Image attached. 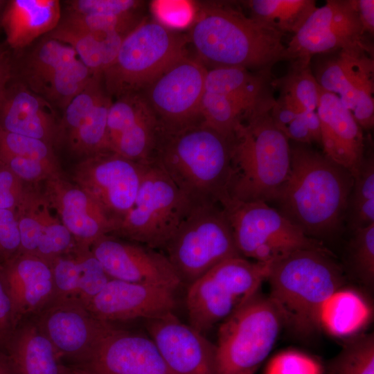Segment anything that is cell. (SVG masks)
<instances>
[{
    "label": "cell",
    "mask_w": 374,
    "mask_h": 374,
    "mask_svg": "<svg viewBox=\"0 0 374 374\" xmlns=\"http://www.w3.org/2000/svg\"><path fill=\"white\" fill-rule=\"evenodd\" d=\"M255 112L238 100L205 91L199 108L202 123L231 140L237 125Z\"/></svg>",
    "instance_id": "cell-34"
},
{
    "label": "cell",
    "mask_w": 374,
    "mask_h": 374,
    "mask_svg": "<svg viewBox=\"0 0 374 374\" xmlns=\"http://www.w3.org/2000/svg\"><path fill=\"white\" fill-rule=\"evenodd\" d=\"M59 120L52 105L22 83L6 87L0 98V129L37 139L53 146Z\"/></svg>",
    "instance_id": "cell-26"
},
{
    "label": "cell",
    "mask_w": 374,
    "mask_h": 374,
    "mask_svg": "<svg viewBox=\"0 0 374 374\" xmlns=\"http://www.w3.org/2000/svg\"><path fill=\"white\" fill-rule=\"evenodd\" d=\"M159 133L158 121L141 93L112 100L107 123L109 151L151 165L154 162Z\"/></svg>",
    "instance_id": "cell-19"
},
{
    "label": "cell",
    "mask_w": 374,
    "mask_h": 374,
    "mask_svg": "<svg viewBox=\"0 0 374 374\" xmlns=\"http://www.w3.org/2000/svg\"><path fill=\"white\" fill-rule=\"evenodd\" d=\"M240 254L272 263L301 249H328L305 235L276 208L265 202H242L227 196L220 203Z\"/></svg>",
    "instance_id": "cell-10"
},
{
    "label": "cell",
    "mask_w": 374,
    "mask_h": 374,
    "mask_svg": "<svg viewBox=\"0 0 374 374\" xmlns=\"http://www.w3.org/2000/svg\"><path fill=\"white\" fill-rule=\"evenodd\" d=\"M324 59L314 74L323 90L339 97L366 130L374 126V60L368 46L341 50Z\"/></svg>",
    "instance_id": "cell-15"
},
{
    "label": "cell",
    "mask_w": 374,
    "mask_h": 374,
    "mask_svg": "<svg viewBox=\"0 0 374 374\" xmlns=\"http://www.w3.org/2000/svg\"><path fill=\"white\" fill-rule=\"evenodd\" d=\"M264 374H323L321 364L301 351H282L268 362Z\"/></svg>",
    "instance_id": "cell-42"
},
{
    "label": "cell",
    "mask_w": 374,
    "mask_h": 374,
    "mask_svg": "<svg viewBox=\"0 0 374 374\" xmlns=\"http://www.w3.org/2000/svg\"><path fill=\"white\" fill-rule=\"evenodd\" d=\"M11 363L0 354V374H10Z\"/></svg>",
    "instance_id": "cell-50"
},
{
    "label": "cell",
    "mask_w": 374,
    "mask_h": 374,
    "mask_svg": "<svg viewBox=\"0 0 374 374\" xmlns=\"http://www.w3.org/2000/svg\"><path fill=\"white\" fill-rule=\"evenodd\" d=\"M185 37L158 21L142 20L123 38L103 71L107 93L116 98L141 93L176 60L186 54Z\"/></svg>",
    "instance_id": "cell-6"
},
{
    "label": "cell",
    "mask_w": 374,
    "mask_h": 374,
    "mask_svg": "<svg viewBox=\"0 0 374 374\" xmlns=\"http://www.w3.org/2000/svg\"><path fill=\"white\" fill-rule=\"evenodd\" d=\"M24 76L31 91L64 109L94 75L72 47L47 37L27 57Z\"/></svg>",
    "instance_id": "cell-16"
},
{
    "label": "cell",
    "mask_w": 374,
    "mask_h": 374,
    "mask_svg": "<svg viewBox=\"0 0 374 374\" xmlns=\"http://www.w3.org/2000/svg\"><path fill=\"white\" fill-rule=\"evenodd\" d=\"M55 348L34 323L24 326L12 340L10 362L19 374H63Z\"/></svg>",
    "instance_id": "cell-31"
},
{
    "label": "cell",
    "mask_w": 374,
    "mask_h": 374,
    "mask_svg": "<svg viewBox=\"0 0 374 374\" xmlns=\"http://www.w3.org/2000/svg\"><path fill=\"white\" fill-rule=\"evenodd\" d=\"M326 374H374L373 333L349 337L328 364Z\"/></svg>",
    "instance_id": "cell-36"
},
{
    "label": "cell",
    "mask_w": 374,
    "mask_h": 374,
    "mask_svg": "<svg viewBox=\"0 0 374 374\" xmlns=\"http://www.w3.org/2000/svg\"><path fill=\"white\" fill-rule=\"evenodd\" d=\"M15 328L11 302L0 277V344L8 341Z\"/></svg>",
    "instance_id": "cell-47"
},
{
    "label": "cell",
    "mask_w": 374,
    "mask_h": 374,
    "mask_svg": "<svg viewBox=\"0 0 374 374\" xmlns=\"http://www.w3.org/2000/svg\"><path fill=\"white\" fill-rule=\"evenodd\" d=\"M144 324L172 374H217L216 344L174 312L145 320Z\"/></svg>",
    "instance_id": "cell-20"
},
{
    "label": "cell",
    "mask_w": 374,
    "mask_h": 374,
    "mask_svg": "<svg viewBox=\"0 0 374 374\" xmlns=\"http://www.w3.org/2000/svg\"><path fill=\"white\" fill-rule=\"evenodd\" d=\"M0 166L10 170L25 184L44 181L61 172L59 164L10 155H0Z\"/></svg>",
    "instance_id": "cell-41"
},
{
    "label": "cell",
    "mask_w": 374,
    "mask_h": 374,
    "mask_svg": "<svg viewBox=\"0 0 374 374\" xmlns=\"http://www.w3.org/2000/svg\"><path fill=\"white\" fill-rule=\"evenodd\" d=\"M148 166L108 150L84 158L73 177L114 224V231L132 206Z\"/></svg>",
    "instance_id": "cell-14"
},
{
    "label": "cell",
    "mask_w": 374,
    "mask_h": 374,
    "mask_svg": "<svg viewBox=\"0 0 374 374\" xmlns=\"http://www.w3.org/2000/svg\"><path fill=\"white\" fill-rule=\"evenodd\" d=\"M283 321L260 290L222 321L217 331V374H255L271 351Z\"/></svg>",
    "instance_id": "cell-8"
},
{
    "label": "cell",
    "mask_w": 374,
    "mask_h": 374,
    "mask_svg": "<svg viewBox=\"0 0 374 374\" xmlns=\"http://www.w3.org/2000/svg\"><path fill=\"white\" fill-rule=\"evenodd\" d=\"M356 9L364 34L374 33V1L355 0Z\"/></svg>",
    "instance_id": "cell-48"
},
{
    "label": "cell",
    "mask_w": 374,
    "mask_h": 374,
    "mask_svg": "<svg viewBox=\"0 0 374 374\" xmlns=\"http://www.w3.org/2000/svg\"><path fill=\"white\" fill-rule=\"evenodd\" d=\"M162 252L187 287L221 262L242 256L219 204L194 205Z\"/></svg>",
    "instance_id": "cell-9"
},
{
    "label": "cell",
    "mask_w": 374,
    "mask_h": 374,
    "mask_svg": "<svg viewBox=\"0 0 374 374\" xmlns=\"http://www.w3.org/2000/svg\"><path fill=\"white\" fill-rule=\"evenodd\" d=\"M43 194L78 246L91 249L97 240L114 231V224L97 202L61 172L44 181Z\"/></svg>",
    "instance_id": "cell-23"
},
{
    "label": "cell",
    "mask_w": 374,
    "mask_h": 374,
    "mask_svg": "<svg viewBox=\"0 0 374 374\" xmlns=\"http://www.w3.org/2000/svg\"><path fill=\"white\" fill-rule=\"evenodd\" d=\"M12 74V64L8 53L0 48V98L8 84Z\"/></svg>",
    "instance_id": "cell-49"
},
{
    "label": "cell",
    "mask_w": 374,
    "mask_h": 374,
    "mask_svg": "<svg viewBox=\"0 0 374 374\" xmlns=\"http://www.w3.org/2000/svg\"><path fill=\"white\" fill-rule=\"evenodd\" d=\"M0 155L26 157L58 164L53 146L44 141L0 129Z\"/></svg>",
    "instance_id": "cell-40"
},
{
    "label": "cell",
    "mask_w": 374,
    "mask_h": 374,
    "mask_svg": "<svg viewBox=\"0 0 374 374\" xmlns=\"http://www.w3.org/2000/svg\"><path fill=\"white\" fill-rule=\"evenodd\" d=\"M207 70L201 61L186 53L141 92L160 129L172 131L202 123L199 108Z\"/></svg>",
    "instance_id": "cell-12"
},
{
    "label": "cell",
    "mask_w": 374,
    "mask_h": 374,
    "mask_svg": "<svg viewBox=\"0 0 374 374\" xmlns=\"http://www.w3.org/2000/svg\"><path fill=\"white\" fill-rule=\"evenodd\" d=\"M63 374H88V373L78 371L74 368L71 369V368L64 367Z\"/></svg>",
    "instance_id": "cell-51"
},
{
    "label": "cell",
    "mask_w": 374,
    "mask_h": 374,
    "mask_svg": "<svg viewBox=\"0 0 374 374\" xmlns=\"http://www.w3.org/2000/svg\"><path fill=\"white\" fill-rule=\"evenodd\" d=\"M284 34L226 3H206L193 22L189 39L203 64L270 72L284 60Z\"/></svg>",
    "instance_id": "cell-2"
},
{
    "label": "cell",
    "mask_w": 374,
    "mask_h": 374,
    "mask_svg": "<svg viewBox=\"0 0 374 374\" xmlns=\"http://www.w3.org/2000/svg\"><path fill=\"white\" fill-rule=\"evenodd\" d=\"M282 132L288 139L299 143H321L320 122L317 112L300 114Z\"/></svg>",
    "instance_id": "cell-44"
},
{
    "label": "cell",
    "mask_w": 374,
    "mask_h": 374,
    "mask_svg": "<svg viewBox=\"0 0 374 374\" xmlns=\"http://www.w3.org/2000/svg\"><path fill=\"white\" fill-rule=\"evenodd\" d=\"M143 19L137 13L126 15H80L69 12L60 22L89 32H115L126 35Z\"/></svg>",
    "instance_id": "cell-39"
},
{
    "label": "cell",
    "mask_w": 374,
    "mask_h": 374,
    "mask_svg": "<svg viewBox=\"0 0 374 374\" xmlns=\"http://www.w3.org/2000/svg\"><path fill=\"white\" fill-rule=\"evenodd\" d=\"M0 277L11 302L15 327L54 299L51 265L37 256L18 253L0 264Z\"/></svg>",
    "instance_id": "cell-24"
},
{
    "label": "cell",
    "mask_w": 374,
    "mask_h": 374,
    "mask_svg": "<svg viewBox=\"0 0 374 374\" xmlns=\"http://www.w3.org/2000/svg\"><path fill=\"white\" fill-rule=\"evenodd\" d=\"M308 145L290 146V173L273 202L305 235L321 240L342 229L353 177Z\"/></svg>",
    "instance_id": "cell-1"
},
{
    "label": "cell",
    "mask_w": 374,
    "mask_h": 374,
    "mask_svg": "<svg viewBox=\"0 0 374 374\" xmlns=\"http://www.w3.org/2000/svg\"><path fill=\"white\" fill-rule=\"evenodd\" d=\"M6 1H5L0 0V10L2 8V7H3L6 5Z\"/></svg>",
    "instance_id": "cell-52"
},
{
    "label": "cell",
    "mask_w": 374,
    "mask_h": 374,
    "mask_svg": "<svg viewBox=\"0 0 374 374\" xmlns=\"http://www.w3.org/2000/svg\"><path fill=\"white\" fill-rule=\"evenodd\" d=\"M348 265L354 276L367 286L374 283V224L353 231Z\"/></svg>",
    "instance_id": "cell-38"
},
{
    "label": "cell",
    "mask_w": 374,
    "mask_h": 374,
    "mask_svg": "<svg viewBox=\"0 0 374 374\" xmlns=\"http://www.w3.org/2000/svg\"><path fill=\"white\" fill-rule=\"evenodd\" d=\"M231 154V140L202 123L159 127L154 163L194 205L220 204L229 196Z\"/></svg>",
    "instance_id": "cell-3"
},
{
    "label": "cell",
    "mask_w": 374,
    "mask_h": 374,
    "mask_svg": "<svg viewBox=\"0 0 374 374\" xmlns=\"http://www.w3.org/2000/svg\"><path fill=\"white\" fill-rule=\"evenodd\" d=\"M249 17L283 33L296 34L317 8L314 0H249L241 1Z\"/></svg>",
    "instance_id": "cell-32"
},
{
    "label": "cell",
    "mask_w": 374,
    "mask_h": 374,
    "mask_svg": "<svg viewBox=\"0 0 374 374\" xmlns=\"http://www.w3.org/2000/svg\"><path fill=\"white\" fill-rule=\"evenodd\" d=\"M49 339L62 359L75 368L93 355L111 323L95 317L80 303L53 300L37 313L34 322Z\"/></svg>",
    "instance_id": "cell-17"
},
{
    "label": "cell",
    "mask_w": 374,
    "mask_h": 374,
    "mask_svg": "<svg viewBox=\"0 0 374 374\" xmlns=\"http://www.w3.org/2000/svg\"><path fill=\"white\" fill-rule=\"evenodd\" d=\"M355 0H328L317 8L285 47L284 60L308 66L318 54L366 46Z\"/></svg>",
    "instance_id": "cell-13"
},
{
    "label": "cell",
    "mask_w": 374,
    "mask_h": 374,
    "mask_svg": "<svg viewBox=\"0 0 374 374\" xmlns=\"http://www.w3.org/2000/svg\"><path fill=\"white\" fill-rule=\"evenodd\" d=\"M273 84L280 89V95L292 103L299 112H317L321 87L310 66L292 64L288 73L276 80Z\"/></svg>",
    "instance_id": "cell-37"
},
{
    "label": "cell",
    "mask_w": 374,
    "mask_h": 374,
    "mask_svg": "<svg viewBox=\"0 0 374 374\" xmlns=\"http://www.w3.org/2000/svg\"><path fill=\"white\" fill-rule=\"evenodd\" d=\"M270 111L253 112L235 129L228 186L232 199L273 202L288 177L291 147L275 125Z\"/></svg>",
    "instance_id": "cell-5"
},
{
    "label": "cell",
    "mask_w": 374,
    "mask_h": 374,
    "mask_svg": "<svg viewBox=\"0 0 374 374\" xmlns=\"http://www.w3.org/2000/svg\"><path fill=\"white\" fill-rule=\"evenodd\" d=\"M317 113L323 154L353 177L366 154L362 129L339 97L321 87Z\"/></svg>",
    "instance_id": "cell-25"
},
{
    "label": "cell",
    "mask_w": 374,
    "mask_h": 374,
    "mask_svg": "<svg viewBox=\"0 0 374 374\" xmlns=\"http://www.w3.org/2000/svg\"><path fill=\"white\" fill-rule=\"evenodd\" d=\"M91 251L112 279L175 291L183 286L166 256L146 245L107 234L97 240Z\"/></svg>",
    "instance_id": "cell-18"
},
{
    "label": "cell",
    "mask_w": 374,
    "mask_h": 374,
    "mask_svg": "<svg viewBox=\"0 0 374 374\" xmlns=\"http://www.w3.org/2000/svg\"><path fill=\"white\" fill-rule=\"evenodd\" d=\"M193 206L152 163L145 171L132 206L111 235L162 252Z\"/></svg>",
    "instance_id": "cell-11"
},
{
    "label": "cell",
    "mask_w": 374,
    "mask_h": 374,
    "mask_svg": "<svg viewBox=\"0 0 374 374\" xmlns=\"http://www.w3.org/2000/svg\"><path fill=\"white\" fill-rule=\"evenodd\" d=\"M69 12L80 15H126L136 13L142 1L135 0L66 1Z\"/></svg>",
    "instance_id": "cell-43"
},
{
    "label": "cell",
    "mask_w": 374,
    "mask_h": 374,
    "mask_svg": "<svg viewBox=\"0 0 374 374\" xmlns=\"http://www.w3.org/2000/svg\"><path fill=\"white\" fill-rule=\"evenodd\" d=\"M51 210L43 193L27 187L15 210L21 242L19 252L35 255L46 226L55 217Z\"/></svg>",
    "instance_id": "cell-33"
},
{
    "label": "cell",
    "mask_w": 374,
    "mask_h": 374,
    "mask_svg": "<svg viewBox=\"0 0 374 374\" xmlns=\"http://www.w3.org/2000/svg\"><path fill=\"white\" fill-rule=\"evenodd\" d=\"M373 308L358 292L341 287L323 303L319 312V327L337 337H351L360 334L370 323Z\"/></svg>",
    "instance_id": "cell-29"
},
{
    "label": "cell",
    "mask_w": 374,
    "mask_h": 374,
    "mask_svg": "<svg viewBox=\"0 0 374 374\" xmlns=\"http://www.w3.org/2000/svg\"><path fill=\"white\" fill-rule=\"evenodd\" d=\"M270 72H252L238 66L208 69L204 91L238 100L254 110L273 105L275 100L267 91Z\"/></svg>",
    "instance_id": "cell-28"
},
{
    "label": "cell",
    "mask_w": 374,
    "mask_h": 374,
    "mask_svg": "<svg viewBox=\"0 0 374 374\" xmlns=\"http://www.w3.org/2000/svg\"><path fill=\"white\" fill-rule=\"evenodd\" d=\"M74 369L88 374H172L148 335L113 323L90 359Z\"/></svg>",
    "instance_id": "cell-21"
},
{
    "label": "cell",
    "mask_w": 374,
    "mask_h": 374,
    "mask_svg": "<svg viewBox=\"0 0 374 374\" xmlns=\"http://www.w3.org/2000/svg\"><path fill=\"white\" fill-rule=\"evenodd\" d=\"M346 222L352 231L374 224V159L364 155L353 175Z\"/></svg>",
    "instance_id": "cell-35"
},
{
    "label": "cell",
    "mask_w": 374,
    "mask_h": 374,
    "mask_svg": "<svg viewBox=\"0 0 374 374\" xmlns=\"http://www.w3.org/2000/svg\"><path fill=\"white\" fill-rule=\"evenodd\" d=\"M20 247L15 211L0 209V264L19 253Z\"/></svg>",
    "instance_id": "cell-45"
},
{
    "label": "cell",
    "mask_w": 374,
    "mask_h": 374,
    "mask_svg": "<svg viewBox=\"0 0 374 374\" xmlns=\"http://www.w3.org/2000/svg\"><path fill=\"white\" fill-rule=\"evenodd\" d=\"M26 189L24 182L8 169L0 166V209L15 211Z\"/></svg>",
    "instance_id": "cell-46"
},
{
    "label": "cell",
    "mask_w": 374,
    "mask_h": 374,
    "mask_svg": "<svg viewBox=\"0 0 374 374\" xmlns=\"http://www.w3.org/2000/svg\"><path fill=\"white\" fill-rule=\"evenodd\" d=\"M328 249H301L271 263L268 295L283 326L308 337L320 330L324 301L344 284L342 268Z\"/></svg>",
    "instance_id": "cell-4"
},
{
    "label": "cell",
    "mask_w": 374,
    "mask_h": 374,
    "mask_svg": "<svg viewBox=\"0 0 374 374\" xmlns=\"http://www.w3.org/2000/svg\"><path fill=\"white\" fill-rule=\"evenodd\" d=\"M271 265L238 256L215 265L187 287L189 325L204 334L220 324L259 290Z\"/></svg>",
    "instance_id": "cell-7"
},
{
    "label": "cell",
    "mask_w": 374,
    "mask_h": 374,
    "mask_svg": "<svg viewBox=\"0 0 374 374\" xmlns=\"http://www.w3.org/2000/svg\"><path fill=\"white\" fill-rule=\"evenodd\" d=\"M60 16L57 0H11L4 6L1 25L8 44L19 49L53 30Z\"/></svg>",
    "instance_id": "cell-27"
},
{
    "label": "cell",
    "mask_w": 374,
    "mask_h": 374,
    "mask_svg": "<svg viewBox=\"0 0 374 374\" xmlns=\"http://www.w3.org/2000/svg\"><path fill=\"white\" fill-rule=\"evenodd\" d=\"M175 292L160 286L111 279L86 308L97 319L111 323L145 321L174 312Z\"/></svg>",
    "instance_id": "cell-22"
},
{
    "label": "cell",
    "mask_w": 374,
    "mask_h": 374,
    "mask_svg": "<svg viewBox=\"0 0 374 374\" xmlns=\"http://www.w3.org/2000/svg\"><path fill=\"white\" fill-rule=\"evenodd\" d=\"M125 36L115 32H89L61 22L48 35L72 47L93 75H103L114 60Z\"/></svg>",
    "instance_id": "cell-30"
}]
</instances>
